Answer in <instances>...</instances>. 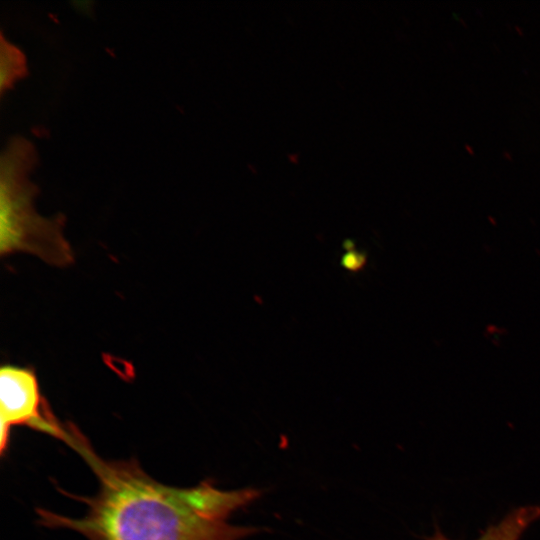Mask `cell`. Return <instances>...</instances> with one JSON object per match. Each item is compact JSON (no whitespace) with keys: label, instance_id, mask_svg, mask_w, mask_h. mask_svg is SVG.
Segmentation results:
<instances>
[{"label":"cell","instance_id":"obj_1","mask_svg":"<svg viewBox=\"0 0 540 540\" xmlns=\"http://www.w3.org/2000/svg\"><path fill=\"white\" fill-rule=\"evenodd\" d=\"M67 445L91 468L99 489L89 497L73 495L87 507L80 518L38 509L43 526L70 529L88 540H240L261 531L227 522L261 496L259 489L221 490L211 480L187 488L165 485L134 459L101 458L76 427Z\"/></svg>","mask_w":540,"mask_h":540},{"label":"cell","instance_id":"obj_2","mask_svg":"<svg viewBox=\"0 0 540 540\" xmlns=\"http://www.w3.org/2000/svg\"><path fill=\"white\" fill-rule=\"evenodd\" d=\"M35 151L22 138L13 139L1 157L0 179V253L27 252L56 266L73 261L58 219H47L35 212L36 193L28 179Z\"/></svg>","mask_w":540,"mask_h":540},{"label":"cell","instance_id":"obj_3","mask_svg":"<svg viewBox=\"0 0 540 540\" xmlns=\"http://www.w3.org/2000/svg\"><path fill=\"white\" fill-rule=\"evenodd\" d=\"M26 426L67 443L71 424H63L42 396L35 372L4 365L0 370V455L9 450L14 427Z\"/></svg>","mask_w":540,"mask_h":540},{"label":"cell","instance_id":"obj_4","mask_svg":"<svg viewBox=\"0 0 540 540\" xmlns=\"http://www.w3.org/2000/svg\"><path fill=\"white\" fill-rule=\"evenodd\" d=\"M540 517V506H522L507 514L500 522L486 529L477 540H519L524 531ZM427 540H451L440 530Z\"/></svg>","mask_w":540,"mask_h":540},{"label":"cell","instance_id":"obj_5","mask_svg":"<svg viewBox=\"0 0 540 540\" xmlns=\"http://www.w3.org/2000/svg\"><path fill=\"white\" fill-rule=\"evenodd\" d=\"M26 73L25 56L2 35L0 45V88L3 93Z\"/></svg>","mask_w":540,"mask_h":540},{"label":"cell","instance_id":"obj_6","mask_svg":"<svg viewBox=\"0 0 540 540\" xmlns=\"http://www.w3.org/2000/svg\"><path fill=\"white\" fill-rule=\"evenodd\" d=\"M363 263L364 259L359 253L350 252L343 257V265L352 270L360 268Z\"/></svg>","mask_w":540,"mask_h":540}]
</instances>
